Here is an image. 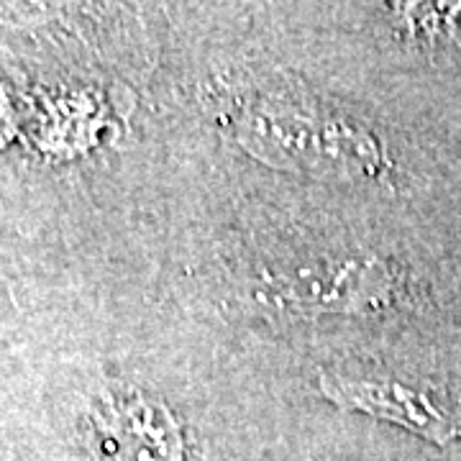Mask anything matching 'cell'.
<instances>
[{"mask_svg":"<svg viewBox=\"0 0 461 461\" xmlns=\"http://www.w3.org/2000/svg\"><path fill=\"white\" fill-rule=\"evenodd\" d=\"M98 429L103 454L111 461H182L172 412L144 395L108 397Z\"/></svg>","mask_w":461,"mask_h":461,"instance_id":"cell-2","label":"cell"},{"mask_svg":"<svg viewBox=\"0 0 461 461\" xmlns=\"http://www.w3.org/2000/svg\"><path fill=\"white\" fill-rule=\"evenodd\" d=\"M321 390L341 408L364 411L400 423L436 444L461 438V411L436 402L426 393H415L397 382H357L321 375Z\"/></svg>","mask_w":461,"mask_h":461,"instance_id":"cell-1","label":"cell"}]
</instances>
